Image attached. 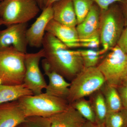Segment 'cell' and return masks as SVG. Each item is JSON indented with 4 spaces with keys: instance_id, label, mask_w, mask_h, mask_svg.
<instances>
[{
    "instance_id": "cell-1",
    "label": "cell",
    "mask_w": 127,
    "mask_h": 127,
    "mask_svg": "<svg viewBox=\"0 0 127 127\" xmlns=\"http://www.w3.org/2000/svg\"><path fill=\"white\" fill-rule=\"evenodd\" d=\"M42 46L45 59L65 79L71 81L84 69L79 50H71L52 34L46 32Z\"/></svg>"
},
{
    "instance_id": "cell-2",
    "label": "cell",
    "mask_w": 127,
    "mask_h": 127,
    "mask_svg": "<svg viewBox=\"0 0 127 127\" xmlns=\"http://www.w3.org/2000/svg\"><path fill=\"white\" fill-rule=\"evenodd\" d=\"M125 27L119 4L114 3L106 10H101L99 33L102 48L100 50V55L102 56L117 45Z\"/></svg>"
},
{
    "instance_id": "cell-3",
    "label": "cell",
    "mask_w": 127,
    "mask_h": 127,
    "mask_svg": "<svg viewBox=\"0 0 127 127\" xmlns=\"http://www.w3.org/2000/svg\"><path fill=\"white\" fill-rule=\"evenodd\" d=\"M25 116L48 118L65 110L69 106L67 100L46 93L27 96L18 100Z\"/></svg>"
},
{
    "instance_id": "cell-4",
    "label": "cell",
    "mask_w": 127,
    "mask_h": 127,
    "mask_svg": "<svg viewBox=\"0 0 127 127\" xmlns=\"http://www.w3.org/2000/svg\"><path fill=\"white\" fill-rule=\"evenodd\" d=\"M26 54L12 47L0 49V84H23Z\"/></svg>"
},
{
    "instance_id": "cell-5",
    "label": "cell",
    "mask_w": 127,
    "mask_h": 127,
    "mask_svg": "<svg viewBox=\"0 0 127 127\" xmlns=\"http://www.w3.org/2000/svg\"><path fill=\"white\" fill-rule=\"evenodd\" d=\"M106 83L97 67L84 68L70 83L67 100L70 104L80 98L89 96L101 89Z\"/></svg>"
},
{
    "instance_id": "cell-6",
    "label": "cell",
    "mask_w": 127,
    "mask_h": 127,
    "mask_svg": "<svg viewBox=\"0 0 127 127\" xmlns=\"http://www.w3.org/2000/svg\"><path fill=\"white\" fill-rule=\"evenodd\" d=\"M40 9L36 0H2L0 2V19L6 26L28 23Z\"/></svg>"
},
{
    "instance_id": "cell-7",
    "label": "cell",
    "mask_w": 127,
    "mask_h": 127,
    "mask_svg": "<svg viewBox=\"0 0 127 127\" xmlns=\"http://www.w3.org/2000/svg\"><path fill=\"white\" fill-rule=\"evenodd\" d=\"M109 51L96 67L106 83L117 88L127 76V54L117 45Z\"/></svg>"
},
{
    "instance_id": "cell-8",
    "label": "cell",
    "mask_w": 127,
    "mask_h": 127,
    "mask_svg": "<svg viewBox=\"0 0 127 127\" xmlns=\"http://www.w3.org/2000/svg\"><path fill=\"white\" fill-rule=\"evenodd\" d=\"M44 57L42 48L35 53L25 54V73L23 83L34 95L42 93V90L47 86L39 66L41 59Z\"/></svg>"
},
{
    "instance_id": "cell-9",
    "label": "cell",
    "mask_w": 127,
    "mask_h": 127,
    "mask_svg": "<svg viewBox=\"0 0 127 127\" xmlns=\"http://www.w3.org/2000/svg\"><path fill=\"white\" fill-rule=\"evenodd\" d=\"M28 28L27 23H18L0 31V49L12 47L21 52L27 53Z\"/></svg>"
},
{
    "instance_id": "cell-10",
    "label": "cell",
    "mask_w": 127,
    "mask_h": 127,
    "mask_svg": "<svg viewBox=\"0 0 127 127\" xmlns=\"http://www.w3.org/2000/svg\"><path fill=\"white\" fill-rule=\"evenodd\" d=\"M53 19L52 6L43 8L42 12L31 27L28 28L27 37L28 45L36 48L42 46L47 26Z\"/></svg>"
},
{
    "instance_id": "cell-11",
    "label": "cell",
    "mask_w": 127,
    "mask_h": 127,
    "mask_svg": "<svg viewBox=\"0 0 127 127\" xmlns=\"http://www.w3.org/2000/svg\"><path fill=\"white\" fill-rule=\"evenodd\" d=\"M42 66L45 75L49 79V83L45 89L46 93L67 100L70 83L53 70L45 58L42 61Z\"/></svg>"
},
{
    "instance_id": "cell-12",
    "label": "cell",
    "mask_w": 127,
    "mask_h": 127,
    "mask_svg": "<svg viewBox=\"0 0 127 127\" xmlns=\"http://www.w3.org/2000/svg\"><path fill=\"white\" fill-rule=\"evenodd\" d=\"M26 118L18 100L0 104V127H17Z\"/></svg>"
},
{
    "instance_id": "cell-13",
    "label": "cell",
    "mask_w": 127,
    "mask_h": 127,
    "mask_svg": "<svg viewBox=\"0 0 127 127\" xmlns=\"http://www.w3.org/2000/svg\"><path fill=\"white\" fill-rule=\"evenodd\" d=\"M46 32L52 34L70 48L80 47L76 27L63 25L53 19L48 24Z\"/></svg>"
},
{
    "instance_id": "cell-14",
    "label": "cell",
    "mask_w": 127,
    "mask_h": 127,
    "mask_svg": "<svg viewBox=\"0 0 127 127\" xmlns=\"http://www.w3.org/2000/svg\"><path fill=\"white\" fill-rule=\"evenodd\" d=\"M101 9L94 3L86 16L76 26L79 39H86L99 34Z\"/></svg>"
},
{
    "instance_id": "cell-15",
    "label": "cell",
    "mask_w": 127,
    "mask_h": 127,
    "mask_svg": "<svg viewBox=\"0 0 127 127\" xmlns=\"http://www.w3.org/2000/svg\"><path fill=\"white\" fill-rule=\"evenodd\" d=\"M48 118L51 127H83L87 121L70 104L64 111Z\"/></svg>"
},
{
    "instance_id": "cell-16",
    "label": "cell",
    "mask_w": 127,
    "mask_h": 127,
    "mask_svg": "<svg viewBox=\"0 0 127 127\" xmlns=\"http://www.w3.org/2000/svg\"><path fill=\"white\" fill-rule=\"evenodd\" d=\"M52 6L54 20L65 26L76 27L77 19L72 0H60Z\"/></svg>"
},
{
    "instance_id": "cell-17",
    "label": "cell",
    "mask_w": 127,
    "mask_h": 127,
    "mask_svg": "<svg viewBox=\"0 0 127 127\" xmlns=\"http://www.w3.org/2000/svg\"><path fill=\"white\" fill-rule=\"evenodd\" d=\"M32 95H34L33 93L24 83L15 85L0 84V104Z\"/></svg>"
},
{
    "instance_id": "cell-18",
    "label": "cell",
    "mask_w": 127,
    "mask_h": 127,
    "mask_svg": "<svg viewBox=\"0 0 127 127\" xmlns=\"http://www.w3.org/2000/svg\"><path fill=\"white\" fill-rule=\"evenodd\" d=\"M89 97V101L95 114V124L100 127H105V121L108 113L101 91L100 89Z\"/></svg>"
},
{
    "instance_id": "cell-19",
    "label": "cell",
    "mask_w": 127,
    "mask_h": 127,
    "mask_svg": "<svg viewBox=\"0 0 127 127\" xmlns=\"http://www.w3.org/2000/svg\"><path fill=\"white\" fill-rule=\"evenodd\" d=\"M100 90L104 97L108 113L118 112L124 108L117 88L106 83Z\"/></svg>"
},
{
    "instance_id": "cell-20",
    "label": "cell",
    "mask_w": 127,
    "mask_h": 127,
    "mask_svg": "<svg viewBox=\"0 0 127 127\" xmlns=\"http://www.w3.org/2000/svg\"><path fill=\"white\" fill-rule=\"evenodd\" d=\"M87 121L95 123V114L89 100L80 98L70 104Z\"/></svg>"
},
{
    "instance_id": "cell-21",
    "label": "cell",
    "mask_w": 127,
    "mask_h": 127,
    "mask_svg": "<svg viewBox=\"0 0 127 127\" xmlns=\"http://www.w3.org/2000/svg\"><path fill=\"white\" fill-rule=\"evenodd\" d=\"M105 127H127V110L125 108L108 113Z\"/></svg>"
},
{
    "instance_id": "cell-22",
    "label": "cell",
    "mask_w": 127,
    "mask_h": 127,
    "mask_svg": "<svg viewBox=\"0 0 127 127\" xmlns=\"http://www.w3.org/2000/svg\"><path fill=\"white\" fill-rule=\"evenodd\" d=\"M81 55L84 68L96 67L102 56L98 50L87 49L79 50Z\"/></svg>"
},
{
    "instance_id": "cell-23",
    "label": "cell",
    "mask_w": 127,
    "mask_h": 127,
    "mask_svg": "<svg viewBox=\"0 0 127 127\" xmlns=\"http://www.w3.org/2000/svg\"><path fill=\"white\" fill-rule=\"evenodd\" d=\"M77 25L83 20L94 2L93 0H72Z\"/></svg>"
},
{
    "instance_id": "cell-24",
    "label": "cell",
    "mask_w": 127,
    "mask_h": 127,
    "mask_svg": "<svg viewBox=\"0 0 127 127\" xmlns=\"http://www.w3.org/2000/svg\"><path fill=\"white\" fill-rule=\"evenodd\" d=\"M22 127H51L49 118L33 116L27 118Z\"/></svg>"
},
{
    "instance_id": "cell-25",
    "label": "cell",
    "mask_w": 127,
    "mask_h": 127,
    "mask_svg": "<svg viewBox=\"0 0 127 127\" xmlns=\"http://www.w3.org/2000/svg\"><path fill=\"white\" fill-rule=\"evenodd\" d=\"M80 47L98 50L101 45L99 34L86 39H79Z\"/></svg>"
},
{
    "instance_id": "cell-26",
    "label": "cell",
    "mask_w": 127,
    "mask_h": 127,
    "mask_svg": "<svg viewBox=\"0 0 127 127\" xmlns=\"http://www.w3.org/2000/svg\"><path fill=\"white\" fill-rule=\"evenodd\" d=\"M117 45L127 54V26L123 30Z\"/></svg>"
},
{
    "instance_id": "cell-27",
    "label": "cell",
    "mask_w": 127,
    "mask_h": 127,
    "mask_svg": "<svg viewBox=\"0 0 127 127\" xmlns=\"http://www.w3.org/2000/svg\"><path fill=\"white\" fill-rule=\"evenodd\" d=\"M101 10L107 9L111 5L116 2H122L124 0H93Z\"/></svg>"
},
{
    "instance_id": "cell-28",
    "label": "cell",
    "mask_w": 127,
    "mask_h": 127,
    "mask_svg": "<svg viewBox=\"0 0 127 127\" xmlns=\"http://www.w3.org/2000/svg\"><path fill=\"white\" fill-rule=\"evenodd\" d=\"M117 88L120 95L124 108L127 110V87L121 85Z\"/></svg>"
},
{
    "instance_id": "cell-29",
    "label": "cell",
    "mask_w": 127,
    "mask_h": 127,
    "mask_svg": "<svg viewBox=\"0 0 127 127\" xmlns=\"http://www.w3.org/2000/svg\"><path fill=\"white\" fill-rule=\"evenodd\" d=\"M119 5L124 18L125 27L127 26V0L119 2Z\"/></svg>"
},
{
    "instance_id": "cell-30",
    "label": "cell",
    "mask_w": 127,
    "mask_h": 127,
    "mask_svg": "<svg viewBox=\"0 0 127 127\" xmlns=\"http://www.w3.org/2000/svg\"><path fill=\"white\" fill-rule=\"evenodd\" d=\"M59 0H44L43 8L51 6L52 5L53 3Z\"/></svg>"
},
{
    "instance_id": "cell-31",
    "label": "cell",
    "mask_w": 127,
    "mask_h": 127,
    "mask_svg": "<svg viewBox=\"0 0 127 127\" xmlns=\"http://www.w3.org/2000/svg\"><path fill=\"white\" fill-rule=\"evenodd\" d=\"M83 127H100L94 123L86 121Z\"/></svg>"
},
{
    "instance_id": "cell-32",
    "label": "cell",
    "mask_w": 127,
    "mask_h": 127,
    "mask_svg": "<svg viewBox=\"0 0 127 127\" xmlns=\"http://www.w3.org/2000/svg\"><path fill=\"white\" fill-rule=\"evenodd\" d=\"M36 1L40 9L43 10L44 0H36Z\"/></svg>"
},
{
    "instance_id": "cell-33",
    "label": "cell",
    "mask_w": 127,
    "mask_h": 127,
    "mask_svg": "<svg viewBox=\"0 0 127 127\" xmlns=\"http://www.w3.org/2000/svg\"><path fill=\"white\" fill-rule=\"evenodd\" d=\"M122 85L127 87V76L125 78V79H124V82H123Z\"/></svg>"
},
{
    "instance_id": "cell-34",
    "label": "cell",
    "mask_w": 127,
    "mask_h": 127,
    "mask_svg": "<svg viewBox=\"0 0 127 127\" xmlns=\"http://www.w3.org/2000/svg\"><path fill=\"white\" fill-rule=\"evenodd\" d=\"M2 25H4V23L3 21L0 19V27Z\"/></svg>"
},
{
    "instance_id": "cell-35",
    "label": "cell",
    "mask_w": 127,
    "mask_h": 127,
    "mask_svg": "<svg viewBox=\"0 0 127 127\" xmlns=\"http://www.w3.org/2000/svg\"><path fill=\"white\" fill-rule=\"evenodd\" d=\"M22 124H21V125H19V126H17V127H22Z\"/></svg>"
},
{
    "instance_id": "cell-36",
    "label": "cell",
    "mask_w": 127,
    "mask_h": 127,
    "mask_svg": "<svg viewBox=\"0 0 127 127\" xmlns=\"http://www.w3.org/2000/svg\"><path fill=\"white\" fill-rule=\"evenodd\" d=\"M2 0H0V1H2Z\"/></svg>"
},
{
    "instance_id": "cell-37",
    "label": "cell",
    "mask_w": 127,
    "mask_h": 127,
    "mask_svg": "<svg viewBox=\"0 0 127 127\" xmlns=\"http://www.w3.org/2000/svg\"></svg>"
}]
</instances>
